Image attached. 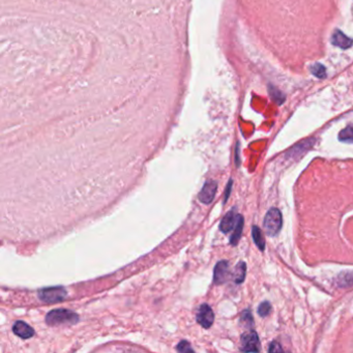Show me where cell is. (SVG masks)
<instances>
[{"label":"cell","mask_w":353,"mask_h":353,"mask_svg":"<svg viewBox=\"0 0 353 353\" xmlns=\"http://www.w3.org/2000/svg\"><path fill=\"white\" fill-rule=\"evenodd\" d=\"M66 290L63 287L45 288L38 291V297L44 302L54 303L62 301L66 297Z\"/></svg>","instance_id":"3957f363"},{"label":"cell","mask_w":353,"mask_h":353,"mask_svg":"<svg viewBox=\"0 0 353 353\" xmlns=\"http://www.w3.org/2000/svg\"><path fill=\"white\" fill-rule=\"evenodd\" d=\"M214 320V314L207 303L200 306L197 313V322L204 328H209Z\"/></svg>","instance_id":"5b68a950"},{"label":"cell","mask_w":353,"mask_h":353,"mask_svg":"<svg viewBox=\"0 0 353 353\" xmlns=\"http://www.w3.org/2000/svg\"><path fill=\"white\" fill-rule=\"evenodd\" d=\"M268 351H270V352H277V351H282V349H281V347H280L279 344H276V343H272L270 348L268 349Z\"/></svg>","instance_id":"d6986e66"},{"label":"cell","mask_w":353,"mask_h":353,"mask_svg":"<svg viewBox=\"0 0 353 353\" xmlns=\"http://www.w3.org/2000/svg\"><path fill=\"white\" fill-rule=\"evenodd\" d=\"M242 228H243V218H242V215L238 214L236 225H235V227L233 229L234 231H233V233L231 235V238H230V243L232 244V246H236V244L238 243V241L241 237Z\"/></svg>","instance_id":"8fae6325"},{"label":"cell","mask_w":353,"mask_h":353,"mask_svg":"<svg viewBox=\"0 0 353 353\" xmlns=\"http://www.w3.org/2000/svg\"><path fill=\"white\" fill-rule=\"evenodd\" d=\"M331 43H332V45H335V46H337V47H339L341 49H344V50H346V49H349L352 46L353 42H352L351 38H349L347 35H345L341 30L337 29V30H335L332 33Z\"/></svg>","instance_id":"30bf717a"},{"label":"cell","mask_w":353,"mask_h":353,"mask_svg":"<svg viewBox=\"0 0 353 353\" xmlns=\"http://www.w3.org/2000/svg\"><path fill=\"white\" fill-rule=\"evenodd\" d=\"M237 215L238 214L234 211V209L230 210L223 218V220H222V222L220 224V230L223 233H228L232 229H234L235 225H236V222H237Z\"/></svg>","instance_id":"9c48e42d"},{"label":"cell","mask_w":353,"mask_h":353,"mask_svg":"<svg viewBox=\"0 0 353 353\" xmlns=\"http://www.w3.org/2000/svg\"><path fill=\"white\" fill-rule=\"evenodd\" d=\"M311 73L317 78H321V79L322 78H325V76H326V70H325L324 65H322L320 63L313 64L311 66Z\"/></svg>","instance_id":"9a60e30c"},{"label":"cell","mask_w":353,"mask_h":353,"mask_svg":"<svg viewBox=\"0 0 353 353\" xmlns=\"http://www.w3.org/2000/svg\"><path fill=\"white\" fill-rule=\"evenodd\" d=\"M231 184H232V180L229 181V184L227 185V190H226V194H225V202L227 201L228 197H229V193H230V190H231Z\"/></svg>","instance_id":"ffe728a7"},{"label":"cell","mask_w":353,"mask_h":353,"mask_svg":"<svg viewBox=\"0 0 353 353\" xmlns=\"http://www.w3.org/2000/svg\"><path fill=\"white\" fill-rule=\"evenodd\" d=\"M283 225V218L282 213L278 208H270L267 213L265 214L263 222V227L265 229L266 234L268 236H276L280 232Z\"/></svg>","instance_id":"7a4b0ae2"},{"label":"cell","mask_w":353,"mask_h":353,"mask_svg":"<svg viewBox=\"0 0 353 353\" xmlns=\"http://www.w3.org/2000/svg\"><path fill=\"white\" fill-rule=\"evenodd\" d=\"M241 351L246 352H259L260 342L258 335L253 330L244 332L241 336Z\"/></svg>","instance_id":"277c9868"},{"label":"cell","mask_w":353,"mask_h":353,"mask_svg":"<svg viewBox=\"0 0 353 353\" xmlns=\"http://www.w3.org/2000/svg\"><path fill=\"white\" fill-rule=\"evenodd\" d=\"M218 190V183L214 180H207L204 183L202 190L200 191L198 198L204 204H209L212 202L215 193Z\"/></svg>","instance_id":"8992f818"},{"label":"cell","mask_w":353,"mask_h":353,"mask_svg":"<svg viewBox=\"0 0 353 353\" xmlns=\"http://www.w3.org/2000/svg\"><path fill=\"white\" fill-rule=\"evenodd\" d=\"M340 141L344 142H353V125L347 126L346 129L340 132L339 134Z\"/></svg>","instance_id":"5bb4252c"},{"label":"cell","mask_w":353,"mask_h":353,"mask_svg":"<svg viewBox=\"0 0 353 353\" xmlns=\"http://www.w3.org/2000/svg\"><path fill=\"white\" fill-rule=\"evenodd\" d=\"M230 277V269L228 261H220L214 267L213 272V282L217 285H221L225 282H227Z\"/></svg>","instance_id":"52a82bcc"},{"label":"cell","mask_w":353,"mask_h":353,"mask_svg":"<svg viewBox=\"0 0 353 353\" xmlns=\"http://www.w3.org/2000/svg\"><path fill=\"white\" fill-rule=\"evenodd\" d=\"M78 320H79V316H78L76 313L65 309L53 310L51 312H49L46 316L47 324L51 326L61 325V324L72 325L77 323Z\"/></svg>","instance_id":"6da1fadb"},{"label":"cell","mask_w":353,"mask_h":353,"mask_svg":"<svg viewBox=\"0 0 353 353\" xmlns=\"http://www.w3.org/2000/svg\"><path fill=\"white\" fill-rule=\"evenodd\" d=\"M252 235H253V239L255 243H256L258 249L260 251H263L264 248H265V239H264L263 234L258 226H254L252 228Z\"/></svg>","instance_id":"4fadbf2b"},{"label":"cell","mask_w":353,"mask_h":353,"mask_svg":"<svg viewBox=\"0 0 353 353\" xmlns=\"http://www.w3.org/2000/svg\"><path fill=\"white\" fill-rule=\"evenodd\" d=\"M270 310H271L270 303L267 302V301H264V302H262L261 305L259 306V308H258V313H259L260 316L265 317V316H267L268 314L270 313Z\"/></svg>","instance_id":"2e32d148"},{"label":"cell","mask_w":353,"mask_h":353,"mask_svg":"<svg viewBox=\"0 0 353 353\" xmlns=\"http://www.w3.org/2000/svg\"><path fill=\"white\" fill-rule=\"evenodd\" d=\"M13 331L15 335H17L18 337H20L22 339H29L34 335L33 328L31 326H29L27 323H25L24 321H21V320L15 322V324L13 326Z\"/></svg>","instance_id":"ba28073f"},{"label":"cell","mask_w":353,"mask_h":353,"mask_svg":"<svg viewBox=\"0 0 353 353\" xmlns=\"http://www.w3.org/2000/svg\"><path fill=\"white\" fill-rule=\"evenodd\" d=\"M246 272H247V265L246 263L240 261L235 269L233 270L231 276L233 277V280L235 283L240 284L244 281V278H246Z\"/></svg>","instance_id":"7c38bea8"},{"label":"cell","mask_w":353,"mask_h":353,"mask_svg":"<svg viewBox=\"0 0 353 353\" xmlns=\"http://www.w3.org/2000/svg\"><path fill=\"white\" fill-rule=\"evenodd\" d=\"M176 350L179 352H194V349L191 347L190 343L187 341H181L179 344L177 345V348Z\"/></svg>","instance_id":"e0dca14e"},{"label":"cell","mask_w":353,"mask_h":353,"mask_svg":"<svg viewBox=\"0 0 353 353\" xmlns=\"http://www.w3.org/2000/svg\"><path fill=\"white\" fill-rule=\"evenodd\" d=\"M241 322H243L244 324H249L250 326L253 325V317L250 311H243L241 315Z\"/></svg>","instance_id":"ac0fdd59"}]
</instances>
